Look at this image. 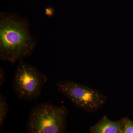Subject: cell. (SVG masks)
<instances>
[{
  "instance_id": "9",
  "label": "cell",
  "mask_w": 133,
  "mask_h": 133,
  "mask_svg": "<svg viewBox=\"0 0 133 133\" xmlns=\"http://www.w3.org/2000/svg\"><path fill=\"white\" fill-rule=\"evenodd\" d=\"M45 13L48 16H52L53 14V9L51 7H48L45 9Z\"/></svg>"
},
{
  "instance_id": "2",
  "label": "cell",
  "mask_w": 133,
  "mask_h": 133,
  "mask_svg": "<svg viewBox=\"0 0 133 133\" xmlns=\"http://www.w3.org/2000/svg\"><path fill=\"white\" fill-rule=\"evenodd\" d=\"M69 114L65 107L50 103H41L33 107L29 115L26 125L28 133L66 132Z\"/></svg>"
},
{
  "instance_id": "4",
  "label": "cell",
  "mask_w": 133,
  "mask_h": 133,
  "mask_svg": "<svg viewBox=\"0 0 133 133\" xmlns=\"http://www.w3.org/2000/svg\"><path fill=\"white\" fill-rule=\"evenodd\" d=\"M47 78L36 68L20 59L15 71L12 86L20 99L35 100L40 96Z\"/></svg>"
},
{
  "instance_id": "7",
  "label": "cell",
  "mask_w": 133,
  "mask_h": 133,
  "mask_svg": "<svg viewBox=\"0 0 133 133\" xmlns=\"http://www.w3.org/2000/svg\"><path fill=\"white\" fill-rule=\"evenodd\" d=\"M122 133H133V121L129 118L127 116L125 117Z\"/></svg>"
},
{
  "instance_id": "1",
  "label": "cell",
  "mask_w": 133,
  "mask_h": 133,
  "mask_svg": "<svg viewBox=\"0 0 133 133\" xmlns=\"http://www.w3.org/2000/svg\"><path fill=\"white\" fill-rule=\"evenodd\" d=\"M37 45L30 23L13 12L0 13V60L14 65L33 54Z\"/></svg>"
},
{
  "instance_id": "8",
  "label": "cell",
  "mask_w": 133,
  "mask_h": 133,
  "mask_svg": "<svg viewBox=\"0 0 133 133\" xmlns=\"http://www.w3.org/2000/svg\"><path fill=\"white\" fill-rule=\"evenodd\" d=\"M6 80L5 71L2 68L0 69V86L3 85Z\"/></svg>"
},
{
  "instance_id": "3",
  "label": "cell",
  "mask_w": 133,
  "mask_h": 133,
  "mask_svg": "<svg viewBox=\"0 0 133 133\" xmlns=\"http://www.w3.org/2000/svg\"><path fill=\"white\" fill-rule=\"evenodd\" d=\"M56 85L75 106L87 112H96L107 101V97L97 90L74 81H59Z\"/></svg>"
},
{
  "instance_id": "5",
  "label": "cell",
  "mask_w": 133,
  "mask_h": 133,
  "mask_svg": "<svg viewBox=\"0 0 133 133\" xmlns=\"http://www.w3.org/2000/svg\"><path fill=\"white\" fill-rule=\"evenodd\" d=\"M125 117L116 121L110 120L104 115L89 128L90 133H122Z\"/></svg>"
},
{
  "instance_id": "6",
  "label": "cell",
  "mask_w": 133,
  "mask_h": 133,
  "mask_svg": "<svg viewBox=\"0 0 133 133\" xmlns=\"http://www.w3.org/2000/svg\"><path fill=\"white\" fill-rule=\"evenodd\" d=\"M9 107L6 98L0 93V131L2 132L5 119L8 112Z\"/></svg>"
}]
</instances>
